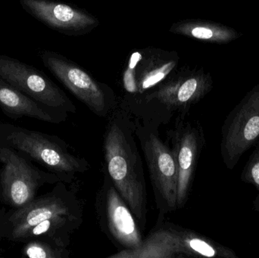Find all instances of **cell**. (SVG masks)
<instances>
[{"label": "cell", "instance_id": "cell-17", "mask_svg": "<svg viewBox=\"0 0 259 258\" xmlns=\"http://www.w3.org/2000/svg\"><path fill=\"white\" fill-rule=\"evenodd\" d=\"M174 64L172 62L163 65L158 69L153 70L146 74L141 80L137 83V92L143 93L147 89H150L152 86L159 83L170 72L173 68Z\"/></svg>", "mask_w": 259, "mask_h": 258}, {"label": "cell", "instance_id": "cell-3", "mask_svg": "<svg viewBox=\"0 0 259 258\" xmlns=\"http://www.w3.org/2000/svg\"><path fill=\"white\" fill-rule=\"evenodd\" d=\"M0 141L69 184L79 174L89 171V162L70 151L56 136L0 121Z\"/></svg>", "mask_w": 259, "mask_h": 258}, {"label": "cell", "instance_id": "cell-11", "mask_svg": "<svg viewBox=\"0 0 259 258\" xmlns=\"http://www.w3.org/2000/svg\"><path fill=\"white\" fill-rule=\"evenodd\" d=\"M0 76L32 99L65 113H75L76 106L47 75L31 65L0 54Z\"/></svg>", "mask_w": 259, "mask_h": 258}, {"label": "cell", "instance_id": "cell-2", "mask_svg": "<svg viewBox=\"0 0 259 258\" xmlns=\"http://www.w3.org/2000/svg\"><path fill=\"white\" fill-rule=\"evenodd\" d=\"M103 135L106 173L129 206L141 230L147 224L148 197L143 159L127 111H114Z\"/></svg>", "mask_w": 259, "mask_h": 258}, {"label": "cell", "instance_id": "cell-6", "mask_svg": "<svg viewBox=\"0 0 259 258\" xmlns=\"http://www.w3.org/2000/svg\"><path fill=\"white\" fill-rule=\"evenodd\" d=\"M95 208L100 229L118 251H134L143 245V230L106 172L96 195Z\"/></svg>", "mask_w": 259, "mask_h": 258}, {"label": "cell", "instance_id": "cell-19", "mask_svg": "<svg viewBox=\"0 0 259 258\" xmlns=\"http://www.w3.org/2000/svg\"><path fill=\"white\" fill-rule=\"evenodd\" d=\"M5 211L0 209V248H1L2 242L4 240L3 236V221H4Z\"/></svg>", "mask_w": 259, "mask_h": 258}, {"label": "cell", "instance_id": "cell-8", "mask_svg": "<svg viewBox=\"0 0 259 258\" xmlns=\"http://www.w3.org/2000/svg\"><path fill=\"white\" fill-rule=\"evenodd\" d=\"M259 139V82L228 114L222 127L221 154L228 169L237 166Z\"/></svg>", "mask_w": 259, "mask_h": 258}, {"label": "cell", "instance_id": "cell-18", "mask_svg": "<svg viewBox=\"0 0 259 258\" xmlns=\"http://www.w3.org/2000/svg\"><path fill=\"white\" fill-rule=\"evenodd\" d=\"M141 56L140 53H136L133 55L131 59V62L129 63L128 69L125 71L124 76V86L126 90L129 93H137V85L136 83L135 77H134V71H133L134 67L137 65L140 61Z\"/></svg>", "mask_w": 259, "mask_h": 258}, {"label": "cell", "instance_id": "cell-7", "mask_svg": "<svg viewBox=\"0 0 259 258\" xmlns=\"http://www.w3.org/2000/svg\"><path fill=\"white\" fill-rule=\"evenodd\" d=\"M212 88L211 76L199 71L181 83L167 85L147 95L145 107L133 117L161 126L168 123L175 114L188 116L192 106L199 102Z\"/></svg>", "mask_w": 259, "mask_h": 258}, {"label": "cell", "instance_id": "cell-12", "mask_svg": "<svg viewBox=\"0 0 259 258\" xmlns=\"http://www.w3.org/2000/svg\"><path fill=\"white\" fill-rule=\"evenodd\" d=\"M22 9L47 27L71 33L94 26V18L55 0H19Z\"/></svg>", "mask_w": 259, "mask_h": 258}, {"label": "cell", "instance_id": "cell-1", "mask_svg": "<svg viewBox=\"0 0 259 258\" xmlns=\"http://www.w3.org/2000/svg\"><path fill=\"white\" fill-rule=\"evenodd\" d=\"M66 184L59 182L24 207L5 212L4 240L24 244L44 238L68 248L71 236L83 223V207Z\"/></svg>", "mask_w": 259, "mask_h": 258}, {"label": "cell", "instance_id": "cell-13", "mask_svg": "<svg viewBox=\"0 0 259 258\" xmlns=\"http://www.w3.org/2000/svg\"><path fill=\"white\" fill-rule=\"evenodd\" d=\"M0 109L12 119L33 118L50 124H60L66 120L68 114L52 109L32 99L15 89L0 76Z\"/></svg>", "mask_w": 259, "mask_h": 258}, {"label": "cell", "instance_id": "cell-9", "mask_svg": "<svg viewBox=\"0 0 259 258\" xmlns=\"http://www.w3.org/2000/svg\"><path fill=\"white\" fill-rule=\"evenodd\" d=\"M39 57L52 74L93 113L107 118L115 111L116 103L112 91L97 83L88 73L53 51L42 50Z\"/></svg>", "mask_w": 259, "mask_h": 258}, {"label": "cell", "instance_id": "cell-15", "mask_svg": "<svg viewBox=\"0 0 259 258\" xmlns=\"http://www.w3.org/2000/svg\"><path fill=\"white\" fill-rule=\"evenodd\" d=\"M21 250L23 257L29 258H68L70 251L53 241L36 238L24 243Z\"/></svg>", "mask_w": 259, "mask_h": 258}, {"label": "cell", "instance_id": "cell-10", "mask_svg": "<svg viewBox=\"0 0 259 258\" xmlns=\"http://www.w3.org/2000/svg\"><path fill=\"white\" fill-rule=\"evenodd\" d=\"M178 173V210L187 204L194 180L195 172L205 148V133L199 121H190L188 116H177L175 126L168 132Z\"/></svg>", "mask_w": 259, "mask_h": 258}, {"label": "cell", "instance_id": "cell-4", "mask_svg": "<svg viewBox=\"0 0 259 258\" xmlns=\"http://www.w3.org/2000/svg\"><path fill=\"white\" fill-rule=\"evenodd\" d=\"M134 133L140 142L158 211V219L178 210V173L173 151L159 134V125L133 117Z\"/></svg>", "mask_w": 259, "mask_h": 258}, {"label": "cell", "instance_id": "cell-16", "mask_svg": "<svg viewBox=\"0 0 259 258\" xmlns=\"http://www.w3.org/2000/svg\"><path fill=\"white\" fill-rule=\"evenodd\" d=\"M240 180L243 183L252 185L256 189L257 195L253 201L252 209L259 213V139L243 168Z\"/></svg>", "mask_w": 259, "mask_h": 258}, {"label": "cell", "instance_id": "cell-5", "mask_svg": "<svg viewBox=\"0 0 259 258\" xmlns=\"http://www.w3.org/2000/svg\"><path fill=\"white\" fill-rule=\"evenodd\" d=\"M0 163V199L11 209L29 204L46 184L62 182L56 174L36 168L33 162L2 141Z\"/></svg>", "mask_w": 259, "mask_h": 258}, {"label": "cell", "instance_id": "cell-14", "mask_svg": "<svg viewBox=\"0 0 259 258\" xmlns=\"http://www.w3.org/2000/svg\"><path fill=\"white\" fill-rule=\"evenodd\" d=\"M172 30L188 37L215 44H228L242 36L233 27L208 21H186L175 25Z\"/></svg>", "mask_w": 259, "mask_h": 258}]
</instances>
